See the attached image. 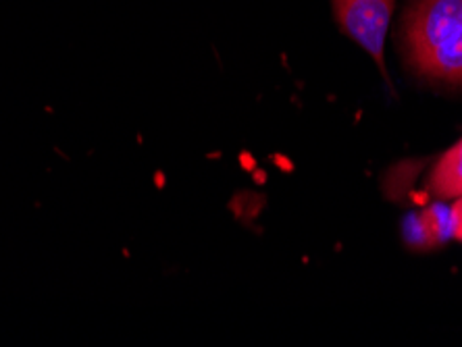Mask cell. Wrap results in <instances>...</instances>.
<instances>
[{"label": "cell", "mask_w": 462, "mask_h": 347, "mask_svg": "<svg viewBox=\"0 0 462 347\" xmlns=\"http://www.w3.org/2000/svg\"><path fill=\"white\" fill-rule=\"evenodd\" d=\"M427 189L438 198L462 196V140L438 160L427 181Z\"/></svg>", "instance_id": "cell-3"}, {"label": "cell", "mask_w": 462, "mask_h": 347, "mask_svg": "<svg viewBox=\"0 0 462 347\" xmlns=\"http://www.w3.org/2000/svg\"><path fill=\"white\" fill-rule=\"evenodd\" d=\"M336 19L344 33L355 40L379 65L383 75V46L390 27L393 0H334Z\"/></svg>", "instance_id": "cell-2"}, {"label": "cell", "mask_w": 462, "mask_h": 347, "mask_svg": "<svg viewBox=\"0 0 462 347\" xmlns=\"http://www.w3.org/2000/svg\"><path fill=\"white\" fill-rule=\"evenodd\" d=\"M404 237L406 242L411 243L414 248H431L438 246L436 240H433L430 224L425 221L423 210L420 213H412L404 219Z\"/></svg>", "instance_id": "cell-5"}, {"label": "cell", "mask_w": 462, "mask_h": 347, "mask_svg": "<svg viewBox=\"0 0 462 347\" xmlns=\"http://www.w3.org/2000/svg\"><path fill=\"white\" fill-rule=\"evenodd\" d=\"M425 221L430 224V231L433 240L439 246L448 237H454V221H452V208L441 206V204H433V206L423 210Z\"/></svg>", "instance_id": "cell-4"}, {"label": "cell", "mask_w": 462, "mask_h": 347, "mask_svg": "<svg viewBox=\"0 0 462 347\" xmlns=\"http://www.w3.org/2000/svg\"><path fill=\"white\" fill-rule=\"evenodd\" d=\"M406 46L420 73L462 84V0H414L406 15Z\"/></svg>", "instance_id": "cell-1"}, {"label": "cell", "mask_w": 462, "mask_h": 347, "mask_svg": "<svg viewBox=\"0 0 462 347\" xmlns=\"http://www.w3.org/2000/svg\"><path fill=\"white\" fill-rule=\"evenodd\" d=\"M452 221H454V237L462 242V196H458V202L452 206Z\"/></svg>", "instance_id": "cell-6"}]
</instances>
